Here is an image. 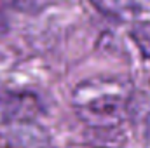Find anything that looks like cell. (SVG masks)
<instances>
[{"instance_id": "cell-1", "label": "cell", "mask_w": 150, "mask_h": 148, "mask_svg": "<svg viewBox=\"0 0 150 148\" xmlns=\"http://www.w3.org/2000/svg\"><path fill=\"white\" fill-rule=\"evenodd\" d=\"M133 85L124 78H89L72 91L80 122L96 132L117 131L129 117Z\"/></svg>"}, {"instance_id": "cell-2", "label": "cell", "mask_w": 150, "mask_h": 148, "mask_svg": "<svg viewBox=\"0 0 150 148\" xmlns=\"http://www.w3.org/2000/svg\"><path fill=\"white\" fill-rule=\"evenodd\" d=\"M40 113V101L32 92L0 89V125L11 122H33Z\"/></svg>"}, {"instance_id": "cell-3", "label": "cell", "mask_w": 150, "mask_h": 148, "mask_svg": "<svg viewBox=\"0 0 150 148\" xmlns=\"http://www.w3.org/2000/svg\"><path fill=\"white\" fill-rule=\"evenodd\" d=\"M47 141V132L35 122L0 125V148H45Z\"/></svg>"}, {"instance_id": "cell-4", "label": "cell", "mask_w": 150, "mask_h": 148, "mask_svg": "<svg viewBox=\"0 0 150 148\" xmlns=\"http://www.w3.org/2000/svg\"><path fill=\"white\" fill-rule=\"evenodd\" d=\"M89 2L94 5L98 12L120 23L133 21L142 11L136 0H89Z\"/></svg>"}, {"instance_id": "cell-5", "label": "cell", "mask_w": 150, "mask_h": 148, "mask_svg": "<svg viewBox=\"0 0 150 148\" xmlns=\"http://www.w3.org/2000/svg\"><path fill=\"white\" fill-rule=\"evenodd\" d=\"M129 37L142 56L150 59V21H136L129 30Z\"/></svg>"}, {"instance_id": "cell-6", "label": "cell", "mask_w": 150, "mask_h": 148, "mask_svg": "<svg viewBox=\"0 0 150 148\" xmlns=\"http://www.w3.org/2000/svg\"><path fill=\"white\" fill-rule=\"evenodd\" d=\"M56 0H11L12 7L18 12L28 14V16H37L47 7H51Z\"/></svg>"}, {"instance_id": "cell-7", "label": "cell", "mask_w": 150, "mask_h": 148, "mask_svg": "<svg viewBox=\"0 0 150 148\" xmlns=\"http://www.w3.org/2000/svg\"><path fill=\"white\" fill-rule=\"evenodd\" d=\"M145 148H150V125L147 127V132H145Z\"/></svg>"}]
</instances>
